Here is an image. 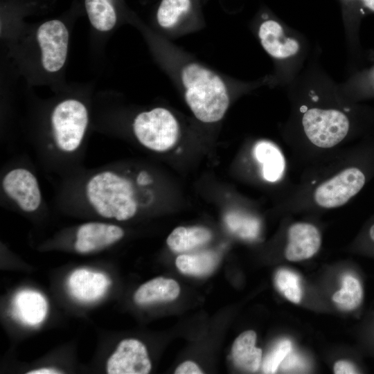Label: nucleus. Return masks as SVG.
<instances>
[{"mask_svg": "<svg viewBox=\"0 0 374 374\" xmlns=\"http://www.w3.org/2000/svg\"><path fill=\"white\" fill-rule=\"evenodd\" d=\"M152 184L151 177L144 170H105L88 179L84 195L100 216L124 221L152 202Z\"/></svg>", "mask_w": 374, "mask_h": 374, "instance_id": "nucleus-1", "label": "nucleus"}, {"mask_svg": "<svg viewBox=\"0 0 374 374\" xmlns=\"http://www.w3.org/2000/svg\"><path fill=\"white\" fill-rule=\"evenodd\" d=\"M181 81L186 103L199 121L211 123L222 118L229 98L226 85L216 73L191 63L184 67Z\"/></svg>", "mask_w": 374, "mask_h": 374, "instance_id": "nucleus-2", "label": "nucleus"}, {"mask_svg": "<svg viewBox=\"0 0 374 374\" xmlns=\"http://www.w3.org/2000/svg\"><path fill=\"white\" fill-rule=\"evenodd\" d=\"M88 120L87 109L81 102L69 99L59 103L51 117L55 148L65 154L75 152L83 141Z\"/></svg>", "mask_w": 374, "mask_h": 374, "instance_id": "nucleus-3", "label": "nucleus"}, {"mask_svg": "<svg viewBox=\"0 0 374 374\" xmlns=\"http://www.w3.org/2000/svg\"><path fill=\"white\" fill-rule=\"evenodd\" d=\"M133 132L143 146L152 151L163 152L171 149L177 143L179 127L170 112L157 107L136 116Z\"/></svg>", "mask_w": 374, "mask_h": 374, "instance_id": "nucleus-4", "label": "nucleus"}, {"mask_svg": "<svg viewBox=\"0 0 374 374\" xmlns=\"http://www.w3.org/2000/svg\"><path fill=\"white\" fill-rule=\"evenodd\" d=\"M302 124L308 139L321 148H330L340 143L347 135L349 121L337 109L312 108L303 115Z\"/></svg>", "mask_w": 374, "mask_h": 374, "instance_id": "nucleus-5", "label": "nucleus"}, {"mask_svg": "<svg viewBox=\"0 0 374 374\" xmlns=\"http://www.w3.org/2000/svg\"><path fill=\"white\" fill-rule=\"evenodd\" d=\"M365 176L357 168L350 167L321 184L314 190L315 202L323 208L344 205L362 188Z\"/></svg>", "mask_w": 374, "mask_h": 374, "instance_id": "nucleus-6", "label": "nucleus"}, {"mask_svg": "<svg viewBox=\"0 0 374 374\" xmlns=\"http://www.w3.org/2000/svg\"><path fill=\"white\" fill-rule=\"evenodd\" d=\"M1 186L5 194L22 211L31 213L42 204V193L35 175L24 168H15L3 177Z\"/></svg>", "mask_w": 374, "mask_h": 374, "instance_id": "nucleus-7", "label": "nucleus"}, {"mask_svg": "<svg viewBox=\"0 0 374 374\" xmlns=\"http://www.w3.org/2000/svg\"><path fill=\"white\" fill-rule=\"evenodd\" d=\"M42 51V62L45 70L55 72L64 65L68 50L69 33L59 20H51L42 24L37 32Z\"/></svg>", "mask_w": 374, "mask_h": 374, "instance_id": "nucleus-8", "label": "nucleus"}, {"mask_svg": "<svg viewBox=\"0 0 374 374\" xmlns=\"http://www.w3.org/2000/svg\"><path fill=\"white\" fill-rule=\"evenodd\" d=\"M150 370L145 346L134 339L121 341L107 362L109 374H146Z\"/></svg>", "mask_w": 374, "mask_h": 374, "instance_id": "nucleus-9", "label": "nucleus"}, {"mask_svg": "<svg viewBox=\"0 0 374 374\" xmlns=\"http://www.w3.org/2000/svg\"><path fill=\"white\" fill-rule=\"evenodd\" d=\"M288 242L285 251L290 261H301L312 257L319 251L321 238L318 229L309 223L292 224L287 232Z\"/></svg>", "mask_w": 374, "mask_h": 374, "instance_id": "nucleus-10", "label": "nucleus"}, {"mask_svg": "<svg viewBox=\"0 0 374 374\" xmlns=\"http://www.w3.org/2000/svg\"><path fill=\"white\" fill-rule=\"evenodd\" d=\"M123 235L124 231L118 226L103 222H88L78 228L74 247L79 253H89L114 244Z\"/></svg>", "mask_w": 374, "mask_h": 374, "instance_id": "nucleus-11", "label": "nucleus"}, {"mask_svg": "<svg viewBox=\"0 0 374 374\" xmlns=\"http://www.w3.org/2000/svg\"><path fill=\"white\" fill-rule=\"evenodd\" d=\"M258 36L263 48L275 58L291 57L299 50L297 41L285 37L281 25L274 19L265 20L260 24Z\"/></svg>", "mask_w": 374, "mask_h": 374, "instance_id": "nucleus-12", "label": "nucleus"}, {"mask_svg": "<svg viewBox=\"0 0 374 374\" xmlns=\"http://www.w3.org/2000/svg\"><path fill=\"white\" fill-rule=\"evenodd\" d=\"M256 334L253 330L241 333L234 341L231 355L235 364L244 370L256 371L261 362L262 350L255 346Z\"/></svg>", "mask_w": 374, "mask_h": 374, "instance_id": "nucleus-13", "label": "nucleus"}, {"mask_svg": "<svg viewBox=\"0 0 374 374\" xmlns=\"http://www.w3.org/2000/svg\"><path fill=\"white\" fill-rule=\"evenodd\" d=\"M253 152L256 160L262 164L263 178L269 182L278 181L285 167L280 150L273 143L261 141L256 144Z\"/></svg>", "mask_w": 374, "mask_h": 374, "instance_id": "nucleus-14", "label": "nucleus"}, {"mask_svg": "<svg viewBox=\"0 0 374 374\" xmlns=\"http://www.w3.org/2000/svg\"><path fill=\"white\" fill-rule=\"evenodd\" d=\"M180 292L178 283L169 278L158 277L143 284L134 294L138 304L175 300Z\"/></svg>", "mask_w": 374, "mask_h": 374, "instance_id": "nucleus-15", "label": "nucleus"}, {"mask_svg": "<svg viewBox=\"0 0 374 374\" xmlns=\"http://www.w3.org/2000/svg\"><path fill=\"white\" fill-rule=\"evenodd\" d=\"M211 238V231L206 228L179 226L168 235L166 242L172 251L184 252L205 244Z\"/></svg>", "mask_w": 374, "mask_h": 374, "instance_id": "nucleus-16", "label": "nucleus"}, {"mask_svg": "<svg viewBox=\"0 0 374 374\" xmlns=\"http://www.w3.org/2000/svg\"><path fill=\"white\" fill-rule=\"evenodd\" d=\"M217 262V256L214 252L206 251L180 255L176 258L175 263L184 274L204 276L214 269Z\"/></svg>", "mask_w": 374, "mask_h": 374, "instance_id": "nucleus-17", "label": "nucleus"}, {"mask_svg": "<svg viewBox=\"0 0 374 374\" xmlns=\"http://www.w3.org/2000/svg\"><path fill=\"white\" fill-rule=\"evenodd\" d=\"M86 10L91 25L100 31L111 30L116 21V15L109 0H85Z\"/></svg>", "mask_w": 374, "mask_h": 374, "instance_id": "nucleus-18", "label": "nucleus"}, {"mask_svg": "<svg viewBox=\"0 0 374 374\" xmlns=\"http://www.w3.org/2000/svg\"><path fill=\"white\" fill-rule=\"evenodd\" d=\"M362 296L359 280L351 275H346L342 279L341 288L333 294L332 300L340 309L353 310L360 305Z\"/></svg>", "mask_w": 374, "mask_h": 374, "instance_id": "nucleus-19", "label": "nucleus"}, {"mask_svg": "<svg viewBox=\"0 0 374 374\" xmlns=\"http://www.w3.org/2000/svg\"><path fill=\"white\" fill-rule=\"evenodd\" d=\"M190 6V0H162L157 11L158 23L166 28L174 26Z\"/></svg>", "mask_w": 374, "mask_h": 374, "instance_id": "nucleus-20", "label": "nucleus"}, {"mask_svg": "<svg viewBox=\"0 0 374 374\" xmlns=\"http://www.w3.org/2000/svg\"><path fill=\"white\" fill-rule=\"evenodd\" d=\"M277 288L291 302L299 303L301 299V289L299 285V277L293 272L280 269L278 271L275 277Z\"/></svg>", "mask_w": 374, "mask_h": 374, "instance_id": "nucleus-21", "label": "nucleus"}, {"mask_svg": "<svg viewBox=\"0 0 374 374\" xmlns=\"http://www.w3.org/2000/svg\"><path fill=\"white\" fill-rule=\"evenodd\" d=\"M225 222L229 229L245 238H253L258 233L259 224L253 218L230 212L225 217Z\"/></svg>", "mask_w": 374, "mask_h": 374, "instance_id": "nucleus-22", "label": "nucleus"}, {"mask_svg": "<svg viewBox=\"0 0 374 374\" xmlns=\"http://www.w3.org/2000/svg\"><path fill=\"white\" fill-rule=\"evenodd\" d=\"M292 344L289 340L280 341L265 358L262 371L265 373H275L285 357L290 353Z\"/></svg>", "mask_w": 374, "mask_h": 374, "instance_id": "nucleus-23", "label": "nucleus"}, {"mask_svg": "<svg viewBox=\"0 0 374 374\" xmlns=\"http://www.w3.org/2000/svg\"><path fill=\"white\" fill-rule=\"evenodd\" d=\"M334 373L336 374L357 373L355 366L348 361L339 360L334 365Z\"/></svg>", "mask_w": 374, "mask_h": 374, "instance_id": "nucleus-24", "label": "nucleus"}, {"mask_svg": "<svg viewBox=\"0 0 374 374\" xmlns=\"http://www.w3.org/2000/svg\"><path fill=\"white\" fill-rule=\"evenodd\" d=\"M202 373L198 366L191 361L183 362L175 371L176 374H201Z\"/></svg>", "mask_w": 374, "mask_h": 374, "instance_id": "nucleus-25", "label": "nucleus"}, {"mask_svg": "<svg viewBox=\"0 0 374 374\" xmlns=\"http://www.w3.org/2000/svg\"><path fill=\"white\" fill-rule=\"evenodd\" d=\"M26 373L27 374H57V373H62V372H60L59 371L54 368H42L30 371L27 372Z\"/></svg>", "mask_w": 374, "mask_h": 374, "instance_id": "nucleus-26", "label": "nucleus"}, {"mask_svg": "<svg viewBox=\"0 0 374 374\" xmlns=\"http://www.w3.org/2000/svg\"><path fill=\"white\" fill-rule=\"evenodd\" d=\"M362 1L367 8L374 11V0H362Z\"/></svg>", "mask_w": 374, "mask_h": 374, "instance_id": "nucleus-27", "label": "nucleus"}, {"mask_svg": "<svg viewBox=\"0 0 374 374\" xmlns=\"http://www.w3.org/2000/svg\"><path fill=\"white\" fill-rule=\"evenodd\" d=\"M369 235L372 240L374 241V224L371 226L370 231H369Z\"/></svg>", "mask_w": 374, "mask_h": 374, "instance_id": "nucleus-28", "label": "nucleus"}, {"mask_svg": "<svg viewBox=\"0 0 374 374\" xmlns=\"http://www.w3.org/2000/svg\"><path fill=\"white\" fill-rule=\"evenodd\" d=\"M344 1H353L354 0H344Z\"/></svg>", "mask_w": 374, "mask_h": 374, "instance_id": "nucleus-29", "label": "nucleus"}]
</instances>
